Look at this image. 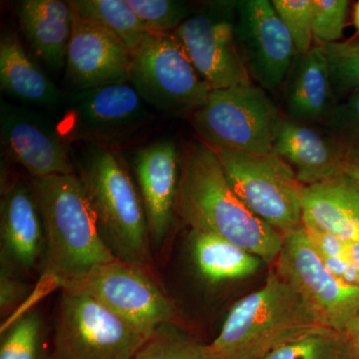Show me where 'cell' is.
Returning <instances> with one entry per match:
<instances>
[{
	"label": "cell",
	"instance_id": "obj_3",
	"mask_svg": "<svg viewBox=\"0 0 359 359\" xmlns=\"http://www.w3.org/2000/svg\"><path fill=\"white\" fill-rule=\"evenodd\" d=\"M72 158L101 237L116 259L152 269L145 210L122 155L116 149L84 144Z\"/></svg>",
	"mask_w": 359,
	"mask_h": 359
},
{
	"label": "cell",
	"instance_id": "obj_29",
	"mask_svg": "<svg viewBox=\"0 0 359 359\" xmlns=\"http://www.w3.org/2000/svg\"><path fill=\"white\" fill-rule=\"evenodd\" d=\"M151 33H172L193 13L179 0H126Z\"/></svg>",
	"mask_w": 359,
	"mask_h": 359
},
{
	"label": "cell",
	"instance_id": "obj_12",
	"mask_svg": "<svg viewBox=\"0 0 359 359\" xmlns=\"http://www.w3.org/2000/svg\"><path fill=\"white\" fill-rule=\"evenodd\" d=\"M237 1H211L174 32L212 90L252 83L236 40Z\"/></svg>",
	"mask_w": 359,
	"mask_h": 359
},
{
	"label": "cell",
	"instance_id": "obj_4",
	"mask_svg": "<svg viewBox=\"0 0 359 359\" xmlns=\"http://www.w3.org/2000/svg\"><path fill=\"white\" fill-rule=\"evenodd\" d=\"M294 287L271 271L262 289L231 308L207 359H263L297 337L323 328Z\"/></svg>",
	"mask_w": 359,
	"mask_h": 359
},
{
	"label": "cell",
	"instance_id": "obj_32",
	"mask_svg": "<svg viewBox=\"0 0 359 359\" xmlns=\"http://www.w3.org/2000/svg\"><path fill=\"white\" fill-rule=\"evenodd\" d=\"M313 40L325 45L339 42L344 37L348 14L347 0H313Z\"/></svg>",
	"mask_w": 359,
	"mask_h": 359
},
{
	"label": "cell",
	"instance_id": "obj_39",
	"mask_svg": "<svg viewBox=\"0 0 359 359\" xmlns=\"http://www.w3.org/2000/svg\"><path fill=\"white\" fill-rule=\"evenodd\" d=\"M353 23L359 33V1L356 4L355 8H354Z\"/></svg>",
	"mask_w": 359,
	"mask_h": 359
},
{
	"label": "cell",
	"instance_id": "obj_16",
	"mask_svg": "<svg viewBox=\"0 0 359 359\" xmlns=\"http://www.w3.org/2000/svg\"><path fill=\"white\" fill-rule=\"evenodd\" d=\"M135 180L146 218L151 242L159 245L166 238L176 212L181 156L172 140L154 142L133 154Z\"/></svg>",
	"mask_w": 359,
	"mask_h": 359
},
{
	"label": "cell",
	"instance_id": "obj_37",
	"mask_svg": "<svg viewBox=\"0 0 359 359\" xmlns=\"http://www.w3.org/2000/svg\"><path fill=\"white\" fill-rule=\"evenodd\" d=\"M346 259L359 266V242L347 241Z\"/></svg>",
	"mask_w": 359,
	"mask_h": 359
},
{
	"label": "cell",
	"instance_id": "obj_13",
	"mask_svg": "<svg viewBox=\"0 0 359 359\" xmlns=\"http://www.w3.org/2000/svg\"><path fill=\"white\" fill-rule=\"evenodd\" d=\"M235 33L252 82L266 92L280 89L299 53L271 1L238 0Z\"/></svg>",
	"mask_w": 359,
	"mask_h": 359
},
{
	"label": "cell",
	"instance_id": "obj_1",
	"mask_svg": "<svg viewBox=\"0 0 359 359\" xmlns=\"http://www.w3.org/2000/svg\"><path fill=\"white\" fill-rule=\"evenodd\" d=\"M180 156L176 212L192 230L218 236L266 263H276L285 236L257 217L238 197L216 152L203 142H192Z\"/></svg>",
	"mask_w": 359,
	"mask_h": 359
},
{
	"label": "cell",
	"instance_id": "obj_2",
	"mask_svg": "<svg viewBox=\"0 0 359 359\" xmlns=\"http://www.w3.org/2000/svg\"><path fill=\"white\" fill-rule=\"evenodd\" d=\"M45 231L43 276L62 289L116 257L76 174L32 178Z\"/></svg>",
	"mask_w": 359,
	"mask_h": 359
},
{
	"label": "cell",
	"instance_id": "obj_25",
	"mask_svg": "<svg viewBox=\"0 0 359 359\" xmlns=\"http://www.w3.org/2000/svg\"><path fill=\"white\" fill-rule=\"evenodd\" d=\"M43 320L37 311H25L1 330L0 359H48Z\"/></svg>",
	"mask_w": 359,
	"mask_h": 359
},
{
	"label": "cell",
	"instance_id": "obj_21",
	"mask_svg": "<svg viewBox=\"0 0 359 359\" xmlns=\"http://www.w3.org/2000/svg\"><path fill=\"white\" fill-rule=\"evenodd\" d=\"M0 86L25 105L50 110L60 109L65 97L11 30L0 37Z\"/></svg>",
	"mask_w": 359,
	"mask_h": 359
},
{
	"label": "cell",
	"instance_id": "obj_5",
	"mask_svg": "<svg viewBox=\"0 0 359 359\" xmlns=\"http://www.w3.org/2000/svg\"><path fill=\"white\" fill-rule=\"evenodd\" d=\"M283 117L266 90L257 84L212 90L191 116L201 142L214 150L271 154Z\"/></svg>",
	"mask_w": 359,
	"mask_h": 359
},
{
	"label": "cell",
	"instance_id": "obj_17",
	"mask_svg": "<svg viewBox=\"0 0 359 359\" xmlns=\"http://www.w3.org/2000/svg\"><path fill=\"white\" fill-rule=\"evenodd\" d=\"M1 268L28 273L43 261L45 231L32 187L15 181L2 189L0 203Z\"/></svg>",
	"mask_w": 359,
	"mask_h": 359
},
{
	"label": "cell",
	"instance_id": "obj_24",
	"mask_svg": "<svg viewBox=\"0 0 359 359\" xmlns=\"http://www.w3.org/2000/svg\"><path fill=\"white\" fill-rule=\"evenodd\" d=\"M68 4L78 16L117 37L131 53L151 34L126 0H69Z\"/></svg>",
	"mask_w": 359,
	"mask_h": 359
},
{
	"label": "cell",
	"instance_id": "obj_34",
	"mask_svg": "<svg viewBox=\"0 0 359 359\" xmlns=\"http://www.w3.org/2000/svg\"><path fill=\"white\" fill-rule=\"evenodd\" d=\"M304 231L318 256L346 259L347 241L323 231L304 228Z\"/></svg>",
	"mask_w": 359,
	"mask_h": 359
},
{
	"label": "cell",
	"instance_id": "obj_23",
	"mask_svg": "<svg viewBox=\"0 0 359 359\" xmlns=\"http://www.w3.org/2000/svg\"><path fill=\"white\" fill-rule=\"evenodd\" d=\"M191 245L198 271L211 283L247 278L261 266L259 257L212 233L192 230Z\"/></svg>",
	"mask_w": 359,
	"mask_h": 359
},
{
	"label": "cell",
	"instance_id": "obj_15",
	"mask_svg": "<svg viewBox=\"0 0 359 359\" xmlns=\"http://www.w3.org/2000/svg\"><path fill=\"white\" fill-rule=\"evenodd\" d=\"M132 53L117 37L74 13L65 65L70 93L130 82Z\"/></svg>",
	"mask_w": 359,
	"mask_h": 359
},
{
	"label": "cell",
	"instance_id": "obj_19",
	"mask_svg": "<svg viewBox=\"0 0 359 359\" xmlns=\"http://www.w3.org/2000/svg\"><path fill=\"white\" fill-rule=\"evenodd\" d=\"M15 15L34 55L51 72L63 69L74 23L68 1L22 0L16 4Z\"/></svg>",
	"mask_w": 359,
	"mask_h": 359
},
{
	"label": "cell",
	"instance_id": "obj_26",
	"mask_svg": "<svg viewBox=\"0 0 359 359\" xmlns=\"http://www.w3.org/2000/svg\"><path fill=\"white\" fill-rule=\"evenodd\" d=\"M263 359H349L341 332L323 327L297 337Z\"/></svg>",
	"mask_w": 359,
	"mask_h": 359
},
{
	"label": "cell",
	"instance_id": "obj_27",
	"mask_svg": "<svg viewBox=\"0 0 359 359\" xmlns=\"http://www.w3.org/2000/svg\"><path fill=\"white\" fill-rule=\"evenodd\" d=\"M337 102L359 92V39L321 45Z\"/></svg>",
	"mask_w": 359,
	"mask_h": 359
},
{
	"label": "cell",
	"instance_id": "obj_31",
	"mask_svg": "<svg viewBox=\"0 0 359 359\" xmlns=\"http://www.w3.org/2000/svg\"><path fill=\"white\" fill-rule=\"evenodd\" d=\"M273 8L294 40L297 53L313 47V0H273Z\"/></svg>",
	"mask_w": 359,
	"mask_h": 359
},
{
	"label": "cell",
	"instance_id": "obj_6",
	"mask_svg": "<svg viewBox=\"0 0 359 359\" xmlns=\"http://www.w3.org/2000/svg\"><path fill=\"white\" fill-rule=\"evenodd\" d=\"M130 82L65 95L55 121L68 144L116 149L132 143L156 122L154 113Z\"/></svg>",
	"mask_w": 359,
	"mask_h": 359
},
{
	"label": "cell",
	"instance_id": "obj_22",
	"mask_svg": "<svg viewBox=\"0 0 359 359\" xmlns=\"http://www.w3.org/2000/svg\"><path fill=\"white\" fill-rule=\"evenodd\" d=\"M337 103L323 47L316 44L309 51L297 54L285 94L289 119L302 124L323 123Z\"/></svg>",
	"mask_w": 359,
	"mask_h": 359
},
{
	"label": "cell",
	"instance_id": "obj_14",
	"mask_svg": "<svg viewBox=\"0 0 359 359\" xmlns=\"http://www.w3.org/2000/svg\"><path fill=\"white\" fill-rule=\"evenodd\" d=\"M0 136L6 157L21 165L32 178L76 174L70 144L55 122L32 108L1 100Z\"/></svg>",
	"mask_w": 359,
	"mask_h": 359
},
{
	"label": "cell",
	"instance_id": "obj_20",
	"mask_svg": "<svg viewBox=\"0 0 359 359\" xmlns=\"http://www.w3.org/2000/svg\"><path fill=\"white\" fill-rule=\"evenodd\" d=\"M302 226L359 242V188L347 175L302 186Z\"/></svg>",
	"mask_w": 359,
	"mask_h": 359
},
{
	"label": "cell",
	"instance_id": "obj_28",
	"mask_svg": "<svg viewBox=\"0 0 359 359\" xmlns=\"http://www.w3.org/2000/svg\"><path fill=\"white\" fill-rule=\"evenodd\" d=\"M200 344L181 325H161L132 359H207Z\"/></svg>",
	"mask_w": 359,
	"mask_h": 359
},
{
	"label": "cell",
	"instance_id": "obj_8",
	"mask_svg": "<svg viewBox=\"0 0 359 359\" xmlns=\"http://www.w3.org/2000/svg\"><path fill=\"white\" fill-rule=\"evenodd\" d=\"M150 337L90 295L62 290L48 359H132Z\"/></svg>",
	"mask_w": 359,
	"mask_h": 359
},
{
	"label": "cell",
	"instance_id": "obj_18",
	"mask_svg": "<svg viewBox=\"0 0 359 359\" xmlns=\"http://www.w3.org/2000/svg\"><path fill=\"white\" fill-rule=\"evenodd\" d=\"M273 154L294 170L302 186L313 185L346 174L353 160L346 149L327 132L283 118Z\"/></svg>",
	"mask_w": 359,
	"mask_h": 359
},
{
	"label": "cell",
	"instance_id": "obj_36",
	"mask_svg": "<svg viewBox=\"0 0 359 359\" xmlns=\"http://www.w3.org/2000/svg\"><path fill=\"white\" fill-rule=\"evenodd\" d=\"M341 334L348 348L349 359H359V313L347 323Z\"/></svg>",
	"mask_w": 359,
	"mask_h": 359
},
{
	"label": "cell",
	"instance_id": "obj_35",
	"mask_svg": "<svg viewBox=\"0 0 359 359\" xmlns=\"http://www.w3.org/2000/svg\"><path fill=\"white\" fill-rule=\"evenodd\" d=\"M323 264L342 282L359 287V266L347 259L320 257Z\"/></svg>",
	"mask_w": 359,
	"mask_h": 359
},
{
	"label": "cell",
	"instance_id": "obj_38",
	"mask_svg": "<svg viewBox=\"0 0 359 359\" xmlns=\"http://www.w3.org/2000/svg\"><path fill=\"white\" fill-rule=\"evenodd\" d=\"M346 175L349 177L354 184L359 188V162L358 161H353L346 169Z\"/></svg>",
	"mask_w": 359,
	"mask_h": 359
},
{
	"label": "cell",
	"instance_id": "obj_11",
	"mask_svg": "<svg viewBox=\"0 0 359 359\" xmlns=\"http://www.w3.org/2000/svg\"><path fill=\"white\" fill-rule=\"evenodd\" d=\"M276 266L323 327L342 332L359 313V287L342 282L325 266L304 228L285 236Z\"/></svg>",
	"mask_w": 359,
	"mask_h": 359
},
{
	"label": "cell",
	"instance_id": "obj_10",
	"mask_svg": "<svg viewBox=\"0 0 359 359\" xmlns=\"http://www.w3.org/2000/svg\"><path fill=\"white\" fill-rule=\"evenodd\" d=\"M62 290L82 292L101 302L143 332L183 323L179 309L156 282L152 269L115 259L97 266Z\"/></svg>",
	"mask_w": 359,
	"mask_h": 359
},
{
	"label": "cell",
	"instance_id": "obj_9",
	"mask_svg": "<svg viewBox=\"0 0 359 359\" xmlns=\"http://www.w3.org/2000/svg\"><path fill=\"white\" fill-rule=\"evenodd\" d=\"M214 151L231 188L257 217L283 236L302 228V185L285 161L273 153Z\"/></svg>",
	"mask_w": 359,
	"mask_h": 359
},
{
	"label": "cell",
	"instance_id": "obj_33",
	"mask_svg": "<svg viewBox=\"0 0 359 359\" xmlns=\"http://www.w3.org/2000/svg\"><path fill=\"white\" fill-rule=\"evenodd\" d=\"M29 287L21 282L15 273L1 268L0 273V309L1 314L9 313L16 308L27 295Z\"/></svg>",
	"mask_w": 359,
	"mask_h": 359
},
{
	"label": "cell",
	"instance_id": "obj_7",
	"mask_svg": "<svg viewBox=\"0 0 359 359\" xmlns=\"http://www.w3.org/2000/svg\"><path fill=\"white\" fill-rule=\"evenodd\" d=\"M130 83L149 107L171 117L192 116L212 91L174 32L151 33L132 53Z\"/></svg>",
	"mask_w": 359,
	"mask_h": 359
},
{
	"label": "cell",
	"instance_id": "obj_30",
	"mask_svg": "<svg viewBox=\"0 0 359 359\" xmlns=\"http://www.w3.org/2000/svg\"><path fill=\"white\" fill-rule=\"evenodd\" d=\"M323 124L325 131L359 162V92L337 102Z\"/></svg>",
	"mask_w": 359,
	"mask_h": 359
}]
</instances>
